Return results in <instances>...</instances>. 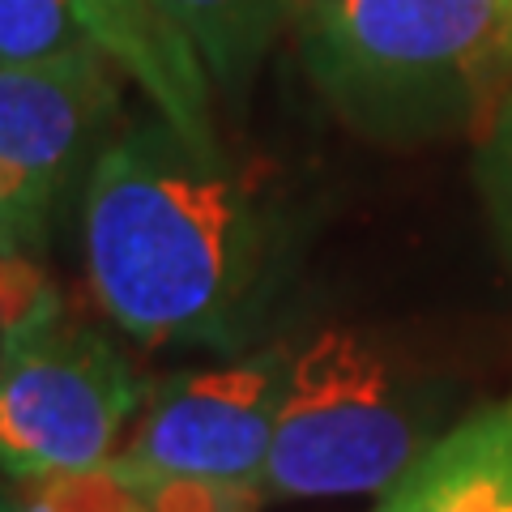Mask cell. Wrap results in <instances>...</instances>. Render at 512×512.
I'll return each instance as SVG.
<instances>
[{
  "label": "cell",
  "mask_w": 512,
  "mask_h": 512,
  "mask_svg": "<svg viewBox=\"0 0 512 512\" xmlns=\"http://www.w3.org/2000/svg\"><path fill=\"white\" fill-rule=\"evenodd\" d=\"M436 440L410 380L355 329H320L291 350L265 500L380 495Z\"/></svg>",
  "instance_id": "obj_3"
},
{
  "label": "cell",
  "mask_w": 512,
  "mask_h": 512,
  "mask_svg": "<svg viewBox=\"0 0 512 512\" xmlns=\"http://www.w3.org/2000/svg\"><path fill=\"white\" fill-rule=\"evenodd\" d=\"M372 512H512V397L431 440Z\"/></svg>",
  "instance_id": "obj_8"
},
{
  "label": "cell",
  "mask_w": 512,
  "mask_h": 512,
  "mask_svg": "<svg viewBox=\"0 0 512 512\" xmlns=\"http://www.w3.org/2000/svg\"><path fill=\"white\" fill-rule=\"evenodd\" d=\"M286 367L291 350H261L154 384L146 389L124 448L107 466L141 478L261 487Z\"/></svg>",
  "instance_id": "obj_5"
},
{
  "label": "cell",
  "mask_w": 512,
  "mask_h": 512,
  "mask_svg": "<svg viewBox=\"0 0 512 512\" xmlns=\"http://www.w3.org/2000/svg\"><path fill=\"white\" fill-rule=\"evenodd\" d=\"M22 512H137V495L103 466L86 474L30 478L22 491Z\"/></svg>",
  "instance_id": "obj_11"
},
{
  "label": "cell",
  "mask_w": 512,
  "mask_h": 512,
  "mask_svg": "<svg viewBox=\"0 0 512 512\" xmlns=\"http://www.w3.org/2000/svg\"><path fill=\"white\" fill-rule=\"evenodd\" d=\"M120 64L99 43L39 64H0V167L52 201L120 116Z\"/></svg>",
  "instance_id": "obj_6"
},
{
  "label": "cell",
  "mask_w": 512,
  "mask_h": 512,
  "mask_svg": "<svg viewBox=\"0 0 512 512\" xmlns=\"http://www.w3.org/2000/svg\"><path fill=\"white\" fill-rule=\"evenodd\" d=\"M90 43L73 0H0V64L60 60Z\"/></svg>",
  "instance_id": "obj_10"
},
{
  "label": "cell",
  "mask_w": 512,
  "mask_h": 512,
  "mask_svg": "<svg viewBox=\"0 0 512 512\" xmlns=\"http://www.w3.org/2000/svg\"><path fill=\"white\" fill-rule=\"evenodd\" d=\"M478 180H483L495 231H500L504 252L512 261V86L504 99L491 107L487 133H483V154H478Z\"/></svg>",
  "instance_id": "obj_12"
},
{
  "label": "cell",
  "mask_w": 512,
  "mask_h": 512,
  "mask_svg": "<svg viewBox=\"0 0 512 512\" xmlns=\"http://www.w3.org/2000/svg\"><path fill=\"white\" fill-rule=\"evenodd\" d=\"M0 512H22V495H13L0 487Z\"/></svg>",
  "instance_id": "obj_14"
},
{
  "label": "cell",
  "mask_w": 512,
  "mask_h": 512,
  "mask_svg": "<svg viewBox=\"0 0 512 512\" xmlns=\"http://www.w3.org/2000/svg\"><path fill=\"white\" fill-rule=\"evenodd\" d=\"M141 402L128 359L60 299L5 338L0 470L18 483L103 470Z\"/></svg>",
  "instance_id": "obj_4"
},
{
  "label": "cell",
  "mask_w": 512,
  "mask_h": 512,
  "mask_svg": "<svg viewBox=\"0 0 512 512\" xmlns=\"http://www.w3.org/2000/svg\"><path fill=\"white\" fill-rule=\"evenodd\" d=\"M299 52L346 124L436 133L508 94L512 0H312Z\"/></svg>",
  "instance_id": "obj_2"
},
{
  "label": "cell",
  "mask_w": 512,
  "mask_h": 512,
  "mask_svg": "<svg viewBox=\"0 0 512 512\" xmlns=\"http://www.w3.org/2000/svg\"><path fill=\"white\" fill-rule=\"evenodd\" d=\"M0 359H5V333H0Z\"/></svg>",
  "instance_id": "obj_15"
},
{
  "label": "cell",
  "mask_w": 512,
  "mask_h": 512,
  "mask_svg": "<svg viewBox=\"0 0 512 512\" xmlns=\"http://www.w3.org/2000/svg\"><path fill=\"white\" fill-rule=\"evenodd\" d=\"M86 35L120 64L167 124L201 150H222L214 137V82L197 52L167 18L163 0H73Z\"/></svg>",
  "instance_id": "obj_7"
},
{
  "label": "cell",
  "mask_w": 512,
  "mask_h": 512,
  "mask_svg": "<svg viewBox=\"0 0 512 512\" xmlns=\"http://www.w3.org/2000/svg\"><path fill=\"white\" fill-rule=\"evenodd\" d=\"M52 201H43L22 175L0 167V256L39 244Z\"/></svg>",
  "instance_id": "obj_13"
},
{
  "label": "cell",
  "mask_w": 512,
  "mask_h": 512,
  "mask_svg": "<svg viewBox=\"0 0 512 512\" xmlns=\"http://www.w3.org/2000/svg\"><path fill=\"white\" fill-rule=\"evenodd\" d=\"M82 239L94 303L146 346H239L278 252L252 175L163 116L94 154Z\"/></svg>",
  "instance_id": "obj_1"
},
{
  "label": "cell",
  "mask_w": 512,
  "mask_h": 512,
  "mask_svg": "<svg viewBox=\"0 0 512 512\" xmlns=\"http://www.w3.org/2000/svg\"><path fill=\"white\" fill-rule=\"evenodd\" d=\"M312 0H163L167 18L197 52L214 90L244 94L265 56Z\"/></svg>",
  "instance_id": "obj_9"
}]
</instances>
